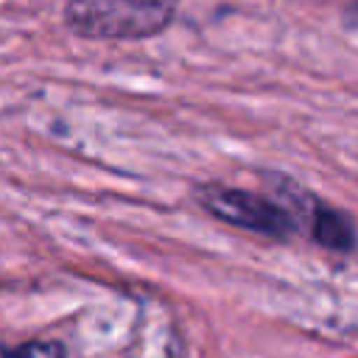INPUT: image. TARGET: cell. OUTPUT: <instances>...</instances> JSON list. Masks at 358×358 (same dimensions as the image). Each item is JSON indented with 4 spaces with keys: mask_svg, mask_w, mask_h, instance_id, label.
<instances>
[{
    "mask_svg": "<svg viewBox=\"0 0 358 358\" xmlns=\"http://www.w3.org/2000/svg\"><path fill=\"white\" fill-rule=\"evenodd\" d=\"M347 20H350V22H358V0L350 3V8H347Z\"/></svg>",
    "mask_w": 358,
    "mask_h": 358,
    "instance_id": "5b68a950",
    "label": "cell"
},
{
    "mask_svg": "<svg viewBox=\"0 0 358 358\" xmlns=\"http://www.w3.org/2000/svg\"><path fill=\"white\" fill-rule=\"evenodd\" d=\"M0 358H67V347L62 341L36 338V341H25V344L0 350Z\"/></svg>",
    "mask_w": 358,
    "mask_h": 358,
    "instance_id": "277c9868",
    "label": "cell"
},
{
    "mask_svg": "<svg viewBox=\"0 0 358 358\" xmlns=\"http://www.w3.org/2000/svg\"><path fill=\"white\" fill-rule=\"evenodd\" d=\"M310 238L330 252H352L358 243V232L350 215L322 204H316L310 213Z\"/></svg>",
    "mask_w": 358,
    "mask_h": 358,
    "instance_id": "3957f363",
    "label": "cell"
},
{
    "mask_svg": "<svg viewBox=\"0 0 358 358\" xmlns=\"http://www.w3.org/2000/svg\"><path fill=\"white\" fill-rule=\"evenodd\" d=\"M173 22L168 0H67L64 25L84 39H148Z\"/></svg>",
    "mask_w": 358,
    "mask_h": 358,
    "instance_id": "6da1fadb",
    "label": "cell"
},
{
    "mask_svg": "<svg viewBox=\"0 0 358 358\" xmlns=\"http://www.w3.org/2000/svg\"><path fill=\"white\" fill-rule=\"evenodd\" d=\"M196 199L210 215H215L232 227L266 235V238L282 241V238L294 235L299 227V221L285 207H280L257 193H249V190L224 187V185H201L196 190Z\"/></svg>",
    "mask_w": 358,
    "mask_h": 358,
    "instance_id": "7a4b0ae2",
    "label": "cell"
}]
</instances>
